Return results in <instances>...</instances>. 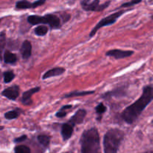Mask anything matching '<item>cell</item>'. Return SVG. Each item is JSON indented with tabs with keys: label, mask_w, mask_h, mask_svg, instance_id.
Listing matches in <instances>:
<instances>
[{
	"label": "cell",
	"mask_w": 153,
	"mask_h": 153,
	"mask_svg": "<svg viewBox=\"0 0 153 153\" xmlns=\"http://www.w3.org/2000/svg\"><path fill=\"white\" fill-rule=\"evenodd\" d=\"M152 100L153 87L152 85H146L143 88V92L138 100L126 108L121 113V119L127 124H133Z\"/></svg>",
	"instance_id": "1"
},
{
	"label": "cell",
	"mask_w": 153,
	"mask_h": 153,
	"mask_svg": "<svg viewBox=\"0 0 153 153\" xmlns=\"http://www.w3.org/2000/svg\"><path fill=\"white\" fill-rule=\"evenodd\" d=\"M81 152L82 153H96L100 151V137L96 127L83 131L80 138Z\"/></svg>",
	"instance_id": "2"
},
{
	"label": "cell",
	"mask_w": 153,
	"mask_h": 153,
	"mask_svg": "<svg viewBox=\"0 0 153 153\" xmlns=\"http://www.w3.org/2000/svg\"><path fill=\"white\" fill-rule=\"evenodd\" d=\"M125 137V133L119 128H111L103 137V148L105 153H116Z\"/></svg>",
	"instance_id": "3"
},
{
	"label": "cell",
	"mask_w": 153,
	"mask_h": 153,
	"mask_svg": "<svg viewBox=\"0 0 153 153\" xmlns=\"http://www.w3.org/2000/svg\"><path fill=\"white\" fill-rule=\"evenodd\" d=\"M27 22L31 25L46 24L52 29H59L61 27V20L59 16L54 13H47L43 16L39 15H30L27 17Z\"/></svg>",
	"instance_id": "4"
},
{
	"label": "cell",
	"mask_w": 153,
	"mask_h": 153,
	"mask_svg": "<svg viewBox=\"0 0 153 153\" xmlns=\"http://www.w3.org/2000/svg\"><path fill=\"white\" fill-rule=\"evenodd\" d=\"M126 12V10H119V11H117L115 13H112V14L109 15V16H106V17L103 18L102 19L97 25L94 26V28H93L92 31L90 32L89 34V37H92L97 34V31L100 29V28H103L105 26H108V25H113L114 24L115 22H117L118 19L122 16L123 13H125Z\"/></svg>",
	"instance_id": "5"
},
{
	"label": "cell",
	"mask_w": 153,
	"mask_h": 153,
	"mask_svg": "<svg viewBox=\"0 0 153 153\" xmlns=\"http://www.w3.org/2000/svg\"><path fill=\"white\" fill-rule=\"evenodd\" d=\"M100 2V0H82L81 6L86 11H102L111 4V1H108L102 4Z\"/></svg>",
	"instance_id": "6"
},
{
	"label": "cell",
	"mask_w": 153,
	"mask_h": 153,
	"mask_svg": "<svg viewBox=\"0 0 153 153\" xmlns=\"http://www.w3.org/2000/svg\"><path fill=\"white\" fill-rule=\"evenodd\" d=\"M126 90L127 88L126 86H120L119 88L112 90V91L104 93L101 96V97L105 100H109L113 98V97L117 99L122 98V97H125L127 95Z\"/></svg>",
	"instance_id": "7"
},
{
	"label": "cell",
	"mask_w": 153,
	"mask_h": 153,
	"mask_svg": "<svg viewBox=\"0 0 153 153\" xmlns=\"http://www.w3.org/2000/svg\"><path fill=\"white\" fill-rule=\"evenodd\" d=\"M46 0H37L34 2H30L28 0H20L16 2L15 8L16 10H26L30 8H36L44 4Z\"/></svg>",
	"instance_id": "8"
},
{
	"label": "cell",
	"mask_w": 153,
	"mask_h": 153,
	"mask_svg": "<svg viewBox=\"0 0 153 153\" xmlns=\"http://www.w3.org/2000/svg\"><path fill=\"white\" fill-rule=\"evenodd\" d=\"M19 94H20V88L16 85L8 87L1 91L2 97L8 99L9 100H12V101H15L19 97Z\"/></svg>",
	"instance_id": "9"
},
{
	"label": "cell",
	"mask_w": 153,
	"mask_h": 153,
	"mask_svg": "<svg viewBox=\"0 0 153 153\" xmlns=\"http://www.w3.org/2000/svg\"><path fill=\"white\" fill-rule=\"evenodd\" d=\"M134 54V51L132 50H122V49H111L105 53L106 56L113 57L115 59H123V58H128Z\"/></svg>",
	"instance_id": "10"
},
{
	"label": "cell",
	"mask_w": 153,
	"mask_h": 153,
	"mask_svg": "<svg viewBox=\"0 0 153 153\" xmlns=\"http://www.w3.org/2000/svg\"><path fill=\"white\" fill-rule=\"evenodd\" d=\"M75 125L68 120V122L63 123L61 128V134L64 141H67L71 138L74 132Z\"/></svg>",
	"instance_id": "11"
},
{
	"label": "cell",
	"mask_w": 153,
	"mask_h": 153,
	"mask_svg": "<svg viewBox=\"0 0 153 153\" xmlns=\"http://www.w3.org/2000/svg\"><path fill=\"white\" fill-rule=\"evenodd\" d=\"M40 91V87H35V88H33L31 89L28 90V91H25V92L22 94V98H21V102L22 103V105L25 106H30L32 105L33 101H32V96L34 94H37L39 91Z\"/></svg>",
	"instance_id": "12"
},
{
	"label": "cell",
	"mask_w": 153,
	"mask_h": 153,
	"mask_svg": "<svg viewBox=\"0 0 153 153\" xmlns=\"http://www.w3.org/2000/svg\"><path fill=\"white\" fill-rule=\"evenodd\" d=\"M87 115V111L85 109L81 108L79 109L75 113V114L73 116H72V117L69 120L70 122H71L72 123L76 125H79V124H82V123L85 120V117H86Z\"/></svg>",
	"instance_id": "13"
},
{
	"label": "cell",
	"mask_w": 153,
	"mask_h": 153,
	"mask_svg": "<svg viewBox=\"0 0 153 153\" xmlns=\"http://www.w3.org/2000/svg\"><path fill=\"white\" fill-rule=\"evenodd\" d=\"M19 51H20V54L23 59H28L31 57V51H32V46H31V42L28 40H24L21 45Z\"/></svg>",
	"instance_id": "14"
},
{
	"label": "cell",
	"mask_w": 153,
	"mask_h": 153,
	"mask_svg": "<svg viewBox=\"0 0 153 153\" xmlns=\"http://www.w3.org/2000/svg\"><path fill=\"white\" fill-rule=\"evenodd\" d=\"M65 71L66 70L65 68H64V67H54V68L51 69V70H48L47 72H46V73L43 75L42 79H43V80H45V79H49V78L61 76V75L64 74V73H65Z\"/></svg>",
	"instance_id": "15"
},
{
	"label": "cell",
	"mask_w": 153,
	"mask_h": 153,
	"mask_svg": "<svg viewBox=\"0 0 153 153\" xmlns=\"http://www.w3.org/2000/svg\"><path fill=\"white\" fill-rule=\"evenodd\" d=\"M3 61L6 64H14L17 61V56L9 50H5L3 54Z\"/></svg>",
	"instance_id": "16"
},
{
	"label": "cell",
	"mask_w": 153,
	"mask_h": 153,
	"mask_svg": "<svg viewBox=\"0 0 153 153\" xmlns=\"http://www.w3.org/2000/svg\"><path fill=\"white\" fill-rule=\"evenodd\" d=\"M94 93H95L94 91H74L65 94V95L63 97V98H71V97H83V96H88L91 95V94H94Z\"/></svg>",
	"instance_id": "17"
},
{
	"label": "cell",
	"mask_w": 153,
	"mask_h": 153,
	"mask_svg": "<svg viewBox=\"0 0 153 153\" xmlns=\"http://www.w3.org/2000/svg\"><path fill=\"white\" fill-rule=\"evenodd\" d=\"M22 113V110L21 108H15L13 110H10L9 111L6 112L4 114V118L8 120H15L16 118L19 117L20 116L21 114Z\"/></svg>",
	"instance_id": "18"
},
{
	"label": "cell",
	"mask_w": 153,
	"mask_h": 153,
	"mask_svg": "<svg viewBox=\"0 0 153 153\" xmlns=\"http://www.w3.org/2000/svg\"><path fill=\"white\" fill-rule=\"evenodd\" d=\"M37 140L41 146L45 148H48L50 143L51 137L47 134H39L37 137Z\"/></svg>",
	"instance_id": "19"
},
{
	"label": "cell",
	"mask_w": 153,
	"mask_h": 153,
	"mask_svg": "<svg viewBox=\"0 0 153 153\" xmlns=\"http://www.w3.org/2000/svg\"><path fill=\"white\" fill-rule=\"evenodd\" d=\"M95 111L96 113L97 114V120L100 122L102 119V114H105L107 111V107L103 104L102 102L99 103L98 105L95 108Z\"/></svg>",
	"instance_id": "20"
},
{
	"label": "cell",
	"mask_w": 153,
	"mask_h": 153,
	"mask_svg": "<svg viewBox=\"0 0 153 153\" xmlns=\"http://www.w3.org/2000/svg\"><path fill=\"white\" fill-rule=\"evenodd\" d=\"M73 108L72 105H65L62 106L61 108L58 110V111L55 114V117L58 118H64V117L67 116L68 111H67L70 110Z\"/></svg>",
	"instance_id": "21"
},
{
	"label": "cell",
	"mask_w": 153,
	"mask_h": 153,
	"mask_svg": "<svg viewBox=\"0 0 153 153\" xmlns=\"http://www.w3.org/2000/svg\"><path fill=\"white\" fill-rule=\"evenodd\" d=\"M48 31H49L48 27L42 24V25H37V26L34 28V34L37 36H38V37H43V36H45L47 34Z\"/></svg>",
	"instance_id": "22"
},
{
	"label": "cell",
	"mask_w": 153,
	"mask_h": 153,
	"mask_svg": "<svg viewBox=\"0 0 153 153\" xmlns=\"http://www.w3.org/2000/svg\"><path fill=\"white\" fill-rule=\"evenodd\" d=\"M3 81L5 84H8L11 82L15 79V74L13 70H7V71L3 72Z\"/></svg>",
	"instance_id": "23"
},
{
	"label": "cell",
	"mask_w": 153,
	"mask_h": 153,
	"mask_svg": "<svg viewBox=\"0 0 153 153\" xmlns=\"http://www.w3.org/2000/svg\"><path fill=\"white\" fill-rule=\"evenodd\" d=\"M6 46V35L4 31H1L0 34V52H1V59L3 60V54H4V49Z\"/></svg>",
	"instance_id": "24"
},
{
	"label": "cell",
	"mask_w": 153,
	"mask_h": 153,
	"mask_svg": "<svg viewBox=\"0 0 153 153\" xmlns=\"http://www.w3.org/2000/svg\"><path fill=\"white\" fill-rule=\"evenodd\" d=\"M13 151L16 153H30L31 149L25 145H18L15 146Z\"/></svg>",
	"instance_id": "25"
},
{
	"label": "cell",
	"mask_w": 153,
	"mask_h": 153,
	"mask_svg": "<svg viewBox=\"0 0 153 153\" xmlns=\"http://www.w3.org/2000/svg\"><path fill=\"white\" fill-rule=\"evenodd\" d=\"M142 1V0H131V1H128V2L123 3V4H121L120 8H123V7H132V6L135 5V4H139Z\"/></svg>",
	"instance_id": "26"
},
{
	"label": "cell",
	"mask_w": 153,
	"mask_h": 153,
	"mask_svg": "<svg viewBox=\"0 0 153 153\" xmlns=\"http://www.w3.org/2000/svg\"><path fill=\"white\" fill-rule=\"evenodd\" d=\"M27 139H28V137H27L26 134H22L20 137H16V138L13 139V142L14 143H22V142L25 141Z\"/></svg>",
	"instance_id": "27"
},
{
	"label": "cell",
	"mask_w": 153,
	"mask_h": 153,
	"mask_svg": "<svg viewBox=\"0 0 153 153\" xmlns=\"http://www.w3.org/2000/svg\"><path fill=\"white\" fill-rule=\"evenodd\" d=\"M61 17H62V19H63V22H67V21L70 19L71 16H70V14H68V13H65L64 15H62V16H61Z\"/></svg>",
	"instance_id": "28"
},
{
	"label": "cell",
	"mask_w": 153,
	"mask_h": 153,
	"mask_svg": "<svg viewBox=\"0 0 153 153\" xmlns=\"http://www.w3.org/2000/svg\"><path fill=\"white\" fill-rule=\"evenodd\" d=\"M151 125H152V126H153V120H152V121H151Z\"/></svg>",
	"instance_id": "29"
},
{
	"label": "cell",
	"mask_w": 153,
	"mask_h": 153,
	"mask_svg": "<svg viewBox=\"0 0 153 153\" xmlns=\"http://www.w3.org/2000/svg\"><path fill=\"white\" fill-rule=\"evenodd\" d=\"M3 128H4V127H3V126H1V128H0V129H1V130H3Z\"/></svg>",
	"instance_id": "30"
},
{
	"label": "cell",
	"mask_w": 153,
	"mask_h": 153,
	"mask_svg": "<svg viewBox=\"0 0 153 153\" xmlns=\"http://www.w3.org/2000/svg\"><path fill=\"white\" fill-rule=\"evenodd\" d=\"M151 18H152V19H153V14L151 16Z\"/></svg>",
	"instance_id": "31"
}]
</instances>
